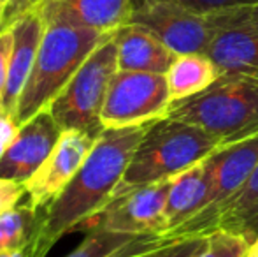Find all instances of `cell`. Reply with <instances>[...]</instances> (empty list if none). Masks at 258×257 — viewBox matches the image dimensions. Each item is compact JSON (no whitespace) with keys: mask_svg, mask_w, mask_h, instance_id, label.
Listing matches in <instances>:
<instances>
[{"mask_svg":"<svg viewBox=\"0 0 258 257\" xmlns=\"http://www.w3.org/2000/svg\"><path fill=\"white\" fill-rule=\"evenodd\" d=\"M150 125V124H148ZM148 125L105 129L76 176L41 213L32 257H46L67 234L85 227L114 197Z\"/></svg>","mask_w":258,"mask_h":257,"instance_id":"6da1fadb","label":"cell"},{"mask_svg":"<svg viewBox=\"0 0 258 257\" xmlns=\"http://www.w3.org/2000/svg\"><path fill=\"white\" fill-rule=\"evenodd\" d=\"M111 35L74 25L46 23L34 69L18 100L16 124L23 125L39 111L49 108L85 60Z\"/></svg>","mask_w":258,"mask_h":257,"instance_id":"7a4b0ae2","label":"cell"},{"mask_svg":"<svg viewBox=\"0 0 258 257\" xmlns=\"http://www.w3.org/2000/svg\"><path fill=\"white\" fill-rule=\"evenodd\" d=\"M167 117L234 144L258 134V78L221 74L204 92L172 102Z\"/></svg>","mask_w":258,"mask_h":257,"instance_id":"3957f363","label":"cell"},{"mask_svg":"<svg viewBox=\"0 0 258 257\" xmlns=\"http://www.w3.org/2000/svg\"><path fill=\"white\" fill-rule=\"evenodd\" d=\"M220 146L223 144L218 137L195 125L170 117L160 118L146 127L118 190L172 180Z\"/></svg>","mask_w":258,"mask_h":257,"instance_id":"277c9868","label":"cell"},{"mask_svg":"<svg viewBox=\"0 0 258 257\" xmlns=\"http://www.w3.org/2000/svg\"><path fill=\"white\" fill-rule=\"evenodd\" d=\"M118 71V52L112 34L85 60L67 86L49 104V111L58 125L63 130L76 129L100 136L105 130L100 115L109 85Z\"/></svg>","mask_w":258,"mask_h":257,"instance_id":"5b68a950","label":"cell"},{"mask_svg":"<svg viewBox=\"0 0 258 257\" xmlns=\"http://www.w3.org/2000/svg\"><path fill=\"white\" fill-rule=\"evenodd\" d=\"M172 106L165 74L118 71L102 108L104 129H128L165 118Z\"/></svg>","mask_w":258,"mask_h":257,"instance_id":"8992f818","label":"cell"},{"mask_svg":"<svg viewBox=\"0 0 258 257\" xmlns=\"http://www.w3.org/2000/svg\"><path fill=\"white\" fill-rule=\"evenodd\" d=\"M209 194L201 213L188 220L167 238H183L206 234L207 224L214 213L241 190L258 164V134L234 144H223L206 159Z\"/></svg>","mask_w":258,"mask_h":257,"instance_id":"52a82bcc","label":"cell"},{"mask_svg":"<svg viewBox=\"0 0 258 257\" xmlns=\"http://www.w3.org/2000/svg\"><path fill=\"white\" fill-rule=\"evenodd\" d=\"M128 23L150 30L176 55L206 53L214 34L213 14H201L170 0H137Z\"/></svg>","mask_w":258,"mask_h":257,"instance_id":"ba28073f","label":"cell"},{"mask_svg":"<svg viewBox=\"0 0 258 257\" xmlns=\"http://www.w3.org/2000/svg\"><path fill=\"white\" fill-rule=\"evenodd\" d=\"M170 182L172 180H163L150 185L118 190L102 212L86 224L85 229L90 231L97 227L130 236H165V204Z\"/></svg>","mask_w":258,"mask_h":257,"instance_id":"9c48e42d","label":"cell"},{"mask_svg":"<svg viewBox=\"0 0 258 257\" xmlns=\"http://www.w3.org/2000/svg\"><path fill=\"white\" fill-rule=\"evenodd\" d=\"M214 34L206 55L221 74L258 78V13L253 7L213 14Z\"/></svg>","mask_w":258,"mask_h":257,"instance_id":"30bf717a","label":"cell"},{"mask_svg":"<svg viewBox=\"0 0 258 257\" xmlns=\"http://www.w3.org/2000/svg\"><path fill=\"white\" fill-rule=\"evenodd\" d=\"M97 139L99 136L83 130H63L44 164L25 183L28 204L44 212L81 169Z\"/></svg>","mask_w":258,"mask_h":257,"instance_id":"8fae6325","label":"cell"},{"mask_svg":"<svg viewBox=\"0 0 258 257\" xmlns=\"http://www.w3.org/2000/svg\"><path fill=\"white\" fill-rule=\"evenodd\" d=\"M61 132L63 129L53 118L49 108L34 115L20 125L16 137L0 159V176L27 183L49 157Z\"/></svg>","mask_w":258,"mask_h":257,"instance_id":"7c38bea8","label":"cell"},{"mask_svg":"<svg viewBox=\"0 0 258 257\" xmlns=\"http://www.w3.org/2000/svg\"><path fill=\"white\" fill-rule=\"evenodd\" d=\"M11 30H13L14 42L2 111L14 118L18 100H20V95L27 85L28 78H30V72L34 69L35 59H37L39 46H41L46 32V20L39 6L16 18L11 23Z\"/></svg>","mask_w":258,"mask_h":257,"instance_id":"4fadbf2b","label":"cell"},{"mask_svg":"<svg viewBox=\"0 0 258 257\" xmlns=\"http://www.w3.org/2000/svg\"><path fill=\"white\" fill-rule=\"evenodd\" d=\"M134 0H42L39 4L46 23L85 27L114 34L130 21Z\"/></svg>","mask_w":258,"mask_h":257,"instance_id":"5bb4252c","label":"cell"},{"mask_svg":"<svg viewBox=\"0 0 258 257\" xmlns=\"http://www.w3.org/2000/svg\"><path fill=\"white\" fill-rule=\"evenodd\" d=\"M119 71L167 74L177 59L155 34L136 23H126L114 32Z\"/></svg>","mask_w":258,"mask_h":257,"instance_id":"9a60e30c","label":"cell"},{"mask_svg":"<svg viewBox=\"0 0 258 257\" xmlns=\"http://www.w3.org/2000/svg\"><path fill=\"white\" fill-rule=\"evenodd\" d=\"M204 161L174 176L170 182L165 204V236L172 234L204 210L209 194V178Z\"/></svg>","mask_w":258,"mask_h":257,"instance_id":"2e32d148","label":"cell"},{"mask_svg":"<svg viewBox=\"0 0 258 257\" xmlns=\"http://www.w3.org/2000/svg\"><path fill=\"white\" fill-rule=\"evenodd\" d=\"M216 229L239 234L248 243L258 238V164L241 190L214 213L206 234Z\"/></svg>","mask_w":258,"mask_h":257,"instance_id":"e0dca14e","label":"cell"},{"mask_svg":"<svg viewBox=\"0 0 258 257\" xmlns=\"http://www.w3.org/2000/svg\"><path fill=\"white\" fill-rule=\"evenodd\" d=\"M220 76V69L206 53H190V55H177V59L167 71L165 78L169 83L172 102H177L204 92Z\"/></svg>","mask_w":258,"mask_h":257,"instance_id":"ac0fdd59","label":"cell"},{"mask_svg":"<svg viewBox=\"0 0 258 257\" xmlns=\"http://www.w3.org/2000/svg\"><path fill=\"white\" fill-rule=\"evenodd\" d=\"M41 213L30 204H20L0 215V252L30 248Z\"/></svg>","mask_w":258,"mask_h":257,"instance_id":"d6986e66","label":"cell"},{"mask_svg":"<svg viewBox=\"0 0 258 257\" xmlns=\"http://www.w3.org/2000/svg\"><path fill=\"white\" fill-rule=\"evenodd\" d=\"M137 236H130V234L121 233H112V231L105 229H90L86 238L78 248L67 254L65 257H111L112 254L123 248L126 243Z\"/></svg>","mask_w":258,"mask_h":257,"instance_id":"ffe728a7","label":"cell"},{"mask_svg":"<svg viewBox=\"0 0 258 257\" xmlns=\"http://www.w3.org/2000/svg\"><path fill=\"white\" fill-rule=\"evenodd\" d=\"M248 241L230 231L216 229L207 234V245L197 257H244Z\"/></svg>","mask_w":258,"mask_h":257,"instance_id":"44dd1931","label":"cell"},{"mask_svg":"<svg viewBox=\"0 0 258 257\" xmlns=\"http://www.w3.org/2000/svg\"><path fill=\"white\" fill-rule=\"evenodd\" d=\"M207 245V234L170 238L167 243L151 252L150 257H197Z\"/></svg>","mask_w":258,"mask_h":257,"instance_id":"7402d4cb","label":"cell"},{"mask_svg":"<svg viewBox=\"0 0 258 257\" xmlns=\"http://www.w3.org/2000/svg\"><path fill=\"white\" fill-rule=\"evenodd\" d=\"M134 2H137V0H134ZM170 2H176L201 14H218L223 11L253 7L258 4V0H170Z\"/></svg>","mask_w":258,"mask_h":257,"instance_id":"603a6c76","label":"cell"},{"mask_svg":"<svg viewBox=\"0 0 258 257\" xmlns=\"http://www.w3.org/2000/svg\"><path fill=\"white\" fill-rule=\"evenodd\" d=\"M170 238L162 236V234H146V236L134 238L130 243H126L123 248H119L116 254L111 257H150L151 252L160 248L163 243H167Z\"/></svg>","mask_w":258,"mask_h":257,"instance_id":"cb8c5ba5","label":"cell"},{"mask_svg":"<svg viewBox=\"0 0 258 257\" xmlns=\"http://www.w3.org/2000/svg\"><path fill=\"white\" fill-rule=\"evenodd\" d=\"M25 194H27L25 183L14 182V180L2 178L0 176V215H4V213L20 206Z\"/></svg>","mask_w":258,"mask_h":257,"instance_id":"d4e9b609","label":"cell"},{"mask_svg":"<svg viewBox=\"0 0 258 257\" xmlns=\"http://www.w3.org/2000/svg\"><path fill=\"white\" fill-rule=\"evenodd\" d=\"M13 30L9 28H2L0 30V111H2L4 95H6V86L7 78H9V62H11V53H13Z\"/></svg>","mask_w":258,"mask_h":257,"instance_id":"484cf974","label":"cell"},{"mask_svg":"<svg viewBox=\"0 0 258 257\" xmlns=\"http://www.w3.org/2000/svg\"><path fill=\"white\" fill-rule=\"evenodd\" d=\"M18 129H20V125L16 124V120L11 115L0 111V159H2V155L6 153L9 144L16 137Z\"/></svg>","mask_w":258,"mask_h":257,"instance_id":"4316f807","label":"cell"},{"mask_svg":"<svg viewBox=\"0 0 258 257\" xmlns=\"http://www.w3.org/2000/svg\"><path fill=\"white\" fill-rule=\"evenodd\" d=\"M21 0H0V30L9 28L11 23L20 16Z\"/></svg>","mask_w":258,"mask_h":257,"instance_id":"83f0119b","label":"cell"},{"mask_svg":"<svg viewBox=\"0 0 258 257\" xmlns=\"http://www.w3.org/2000/svg\"><path fill=\"white\" fill-rule=\"evenodd\" d=\"M0 257H32L30 248H21V250H6L0 252Z\"/></svg>","mask_w":258,"mask_h":257,"instance_id":"f1b7e54d","label":"cell"},{"mask_svg":"<svg viewBox=\"0 0 258 257\" xmlns=\"http://www.w3.org/2000/svg\"><path fill=\"white\" fill-rule=\"evenodd\" d=\"M41 2H42V0H21V4H20V16L23 13H27V11H30V9H34V7H37ZM20 16H18V18H20Z\"/></svg>","mask_w":258,"mask_h":257,"instance_id":"f546056e","label":"cell"},{"mask_svg":"<svg viewBox=\"0 0 258 257\" xmlns=\"http://www.w3.org/2000/svg\"><path fill=\"white\" fill-rule=\"evenodd\" d=\"M244 257H258V238L253 243L248 245V250H246Z\"/></svg>","mask_w":258,"mask_h":257,"instance_id":"4dcf8cb0","label":"cell"},{"mask_svg":"<svg viewBox=\"0 0 258 257\" xmlns=\"http://www.w3.org/2000/svg\"><path fill=\"white\" fill-rule=\"evenodd\" d=\"M255 11H256V13H258V4H256V6H255Z\"/></svg>","mask_w":258,"mask_h":257,"instance_id":"1f68e13d","label":"cell"}]
</instances>
